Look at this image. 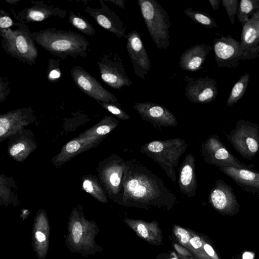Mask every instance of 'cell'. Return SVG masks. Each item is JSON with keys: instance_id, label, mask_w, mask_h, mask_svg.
Listing matches in <instances>:
<instances>
[{"instance_id": "cell-1", "label": "cell", "mask_w": 259, "mask_h": 259, "mask_svg": "<svg viewBox=\"0 0 259 259\" xmlns=\"http://www.w3.org/2000/svg\"><path fill=\"white\" fill-rule=\"evenodd\" d=\"M177 196L163 180L135 159L124 161L120 205L148 210L152 207L170 208Z\"/></svg>"}, {"instance_id": "cell-2", "label": "cell", "mask_w": 259, "mask_h": 259, "mask_svg": "<svg viewBox=\"0 0 259 259\" xmlns=\"http://www.w3.org/2000/svg\"><path fill=\"white\" fill-rule=\"evenodd\" d=\"M67 231L65 243L69 252L87 257L103 251V248L96 241L99 227L95 221L85 218L83 207L80 204L72 209L68 217Z\"/></svg>"}, {"instance_id": "cell-3", "label": "cell", "mask_w": 259, "mask_h": 259, "mask_svg": "<svg viewBox=\"0 0 259 259\" xmlns=\"http://www.w3.org/2000/svg\"><path fill=\"white\" fill-rule=\"evenodd\" d=\"M29 35L44 50L62 59L88 56L90 44L83 35L76 32L49 28L30 31Z\"/></svg>"}, {"instance_id": "cell-4", "label": "cell", "mask_w": 259, "mask_h": 259, "mask_svg": "<svg viewBox=\"0 0 259 259\" xmlns=\"http://www.w3.org/2000/svg\"><path fill=\"white\" fill-rule=\"evenodd\" d=\"M188 145L180 138L155 140L141 146L140 151L152 159L173 183L177 181L175 168Z\"/></svg>"}, {"instance_id": "cell-5", "label": "cell", "mask_w": 259, "mask_h": 259, "mask_svg": "<svg viewBox=\"0 0 259 259\" xmlns=\"http://www.w3.org/2000/svg\"><path fill=\"white\" fill-rule=\"evenodd\" d=\"M16 29L2 30L1 44L3 50L11 57L28 65H34L38 56V50L29 35L26 24L18 22Z\"/></svg>"}, {"instance_id": "cell-6", "label": "cell", "mask_w": 259, "mask_h": 259, "mask_svg": "<svg viewBox=\"0 0 259 259\" xmlns=\"http://www.w3.org/2000/svg\"><path fill=\"white\" fill-rule=\"evenodd\" d=\"M143 20L157 48L166 49L169 45L171 26L167 12L155 0H138Z\"/></svg>"}, {"instance_id": "cell-7", "label": "cell", "mask_w": 259, "mask_h": 259, "mask_svg": "<svg viewBox=\"0 0 259 259\" xmlns=\"http://www.w3.org/2000/svg\"><path fill=\"white\" fill-rule=\"evenodd\" d=\"M124 160L113 154L101 160L96 168L99 180L110 200L120 205L122 196V181Z\"/></svg>"}, {"instance_id": "cell-8", "label": "cell", "mask_w": 259, "mask_h": 259, "mask_svg": "<svg viewBox=\"0 0 259 259\" xmlns=\"http://www.w3.org/2000/svg\"><path fill=\"white\" fill-rule=\"evenodd\" d=\"M224 134L233 148L243 158L251 160L257 153L259 126L256 123L241 119L236 121L235 128L229 134Z\"/></svg>"}, {"instance_id": "cell-9", "label": "cell", "mask_w": 259, "mask_h": 259, "mask_svg": "<svg viewBox=\"0 0 259 259\" xmlns=\"http://www.w3.org/2000/svg\"><path fill=\"white\" fill-rule=\"evenodd\" d=\"M200 153L207 164L219 167H233L238 168H253V164L246 165L233 155L217 134L209 135L200 146Z\"/></svg>"}, {"instance_id": "cell-10", "label": "cell", "mask_w": 259, "mask_h": 259, "mask_svg": "<svg viewBox=\"0 0 259 259\" xmlns=\"http://www.w3.org/2000/svg\"><path fill=\"white\" fill-rule=\"evenodd\" d=\"M102 80L109 87L120 90L123 87L133 84L126 74L123 61L118 54H104L97 62Z\"/></svg>"}, {"instance_id": "cell-11", "label": "cell", "mask_w": 259, "mask_h": 259, "mask_svg": "<svg viewBox=\"0 0 259 259\" xmlns=\"http://www.w3.org/2000/svg\"><path fill=\"white\" fill-rule=\"evenodd\" d=\"M70 74L78 88L98 103H118L116 97L105 89L96 78L81 66H73L71 69Z\"/></svg>"}, {"instance_id": "cell-12", "label": "cell", "mask_w": 259, "mask_h": 259, "mask_svg": "<svg viewBox=\"0 0 259 259\" xmlns=\"http://www.w3.org/2000/svg\"><path fill=\"white\" fill-rule=\"evenodd\" d=\"M214 59L220 68H231L239 66L240 60H247L240 48L239 41L230 35L222 36L213 41Z\"/></svg>"}, {"instance_id": "cell-13", "label": "cell", "mask_w": 259, "mask_h": 259, "mask_svg": "<svg viewBox=\"0 0 259 259\" xmlns=\"http://www.w3.org/2000/svg\"><path fill=\"white\" fill-rule=\"evenodd\" d=\"M208 195L209 203L219 212L233 215L239 211L236 195L230 185L221 179L217 180Z\"/></svg>"}, {"instance_id": "cell-14", "label": "cell", "mask_w": 259, "mask_h": 259, "mask_svg": "<svg viewBox=\"0 0 259 259\" xmlns=\"http://www.w3.org/2000/svg\"><path fill=\"white\" fill-rule=\"evenodd\" d=\"M36 115L31 107L17 108L0 115V143L33 123Z\"/></svg>"}, {"instance_id": "cell-15", "label": "cell", "mask_w": 259, "mask_h": 259, "mask_svg": "<svg viewBox=\"0 0 259 259\" xmlns=\"http://www.w3.org/2000/svg\"><path fill=\"white\" fill-rule=\"evenodd\" d=\"M184 80L187 84L185 95L191 102L199 104L209 103L213 101L218 94L216 80L208 76L194 78L188 75Z\"/></svg>"}, {"instance_id": "cell-16", "label": "cell", "mask_w": 259, "mask_h": 259, "mask_svg": "<svg viewBox=\"0 0 259 259\" xmlns=\"http://www.w3.org/2000/svg\"><path fill=\"white\" fill-rule=\"evenodd\" d=\"M134 110L145 121L155 128L176 127L178 124L176 117L166 108L150 102H136Z\"/></svg>"}, {"instance_id": "cell-17", "label": "cell", "mask_w": 259, "mask_h": 259, "mask_svg": "<svg viewBox=\"0 0 259 259\" xmlns=\"http://www.w3.org/2000/svg\"><path fill=\"white\" fill-rule=\"evenodd\" d=\"M126 49L134 73L144 79L150 70L151 64L140 35L137 30H132L126 35Z\"/></svg>"}, {"instance_id": "cell-18", "label": "cell", "mask_w": 259, "mask_h": 259, "mask_svg": "<svg viewBox=\"0 0 259 259\" xmlns=\"http://www.w3.org/2000/svg\"><path fill=\"white\" fill-rule=\"evenodd\" d=\"M33 5L19 11L12 10L14 17L19 22L26 24L32 22H40L51 17L65 18L66 11L58 7L48 5L42 1H31Z\"/></svg>"}, {"instance_id": "cell-19", "label": "cell", "mask_w": 259, "mask_h": 259, "mask_svg": "<svg viewBox=\"0 0 259 259\" xmlns=\"http://www.w3.org/2000/svg\"><path fill=\"white\" fill-rule=\"evenodd\" d=\"M100 8L87 6L84 11L93 17L99 25L117 37L126 38V27L116 13L109 8L104 0H100Z\"/></svg>"}, {"instance_id": "cell-20", "label": "cell", "mask_w": 259, "mask_h": 259, "mask_svg": "<svg viewBox=\"0 0 259 259\" xmlns=\"http://www.w3.org/2000/svg\"><path fill=\"white\" fill-rule=\"evenodd\" d=\"M8 140V154L19 162H24L37 147L34 133L25 127L11 136Z\"/></svg>"}, {"instance_id": "cell-21", "label": "cell", "mask_w": 259, "mask_h": 259, "mask_svg": "<svg viewBox=\"0 0 259 259\" xmlns=\"http://www.w3.org/2000/svg\"><path fill=\"white\" fill-rule=\"evenodd\" d=\"M106 136L79 139L77 137L66 143L60 151L51 160L53 164L59 168L80 153L97 147Z\"/></svg>"}, {"instance_id": "cell-22", "label": "cell", "mask_w": 259, "mask_h": 259, "mask_svg": "<svg viewBox=\"0 0 259 259\" xmlns=\"http://www.w3.org/2000/svg\"><path fill=\"white\" fill-rule=\"evenodd\" d=\"M240 48L250 60L259 57V10L242 24Z\"/></svg>"}, {"instance_id": "cell-23", "label": "cell", "mask_w": 259, "mask_h": 259, "mask_svg": "<svg viewBox=\"0 0 259 259\" xmlns=\"http://www.w3.org/2000/svg\"><path fill=\"white\" fill-rule=\"evenodd\" d=\"M50 226L47 213L39 209L35 215L33 224V242L38 259H45L49 246Z\"/></svg>"}, {"instance_id": "cell-24", "label": "cell", "mask_w": 259, "mask_h": 259, "mask_svg": "<svg viewBox=\"0 0 259 259\" xmlns=\"http://www.w3.org/2000/svg\"><path fill=\"white\" fill-rule=\"evenodd\" d=\"M195 157L188 154L179 168L178 185L182 194L189 197H194L198 183L195 171Z\"/></svg>"}, {"instance_id": "cell-25", "label": "cell", "mask_w": 259, "mask_h": 259, "mask_svg": "<svg viewBox=\"0 0 259 259\" xmlns=\"http://www.w3.org/2000/svg\"><path fill=\"white\" fill-rule=\"evenodd\" d=\"M122 221L134 231L137 235L147 243L159 245L162 244V235L159 223L156 221L146 222L125 217Z\"/></svg>"}, {"instance_id": "cell-26", "label": "cell", "mask_w": 259, "mask_h": 259, "mask_svg": "<svg viewBox=\"0 0 259 259\" xmlns=\"http://www.w3.org/2000/svg\"><path fill=\"white\" fill-rule=\"evenodd\" d=\"M219 168L245 192L258 195L259 173L257 171L233 167H219Z\"/></svg>"}, {"instance_id": "cell-27", "label": "cell", "mask_w": 259, "mask_h": 259, "mask_svg": "<svg viewBox=\"0 0 259 259\" xmlns=\"http://www.w3.org/2000/svg\"><path fill=\"white\" fill-rule=\"evenodd\" d=\"M212 46L201 44L193 46L184 51L179 59V65L183 70L196 71L202 68Z\"/></svg>"}, {"instance_id": "cell-28", "label": "cell", "mask_w": 259, "mask_h": 259, "mask_svg": "<svg viewBox=\"0 0 259 259\" xmlns=\"http://www.w3.org/2000/svg\"><path fill=\"white\" fill-rule=\"evenodd\" d=\"M173 232L179 243L187 249L195 259H211L203 248L200 236L178 225L174 226Z\"/></svg>"}, {"instance_id": "cell-29", "label": "cell", "mask_w": 259, "mask_h": 259, "mask_svg": "<svg viewBox=\"0 0 259 259\" xmlns=\"http://www.w3.org/2000/svg\"><path fill=\"white\" fill-rule=\"evenodd\" d=\"M17 189V182L12 177L0 175V205L17 206L19 204Z\"/></svg>"}, {"instance_id": "cell-30", "label": "cell", "mask_w": 259, "mask_h": 259, "mask_svg": "<svg viewBox=\"0 0 259 259\" xmlns=\"http://www.w3.org/2000/svg\"><path fill=\"white\" fill-rule=\"evenodd\" d=\"M119 120L110 115L104 117L94 126L80 133L77 138H88L94 137L107 136L118 124Z\"/></svg>"}, {"instance_id": "cell-31", "label": "cell", "mask_w": 259, "mask_h": 259, "mask_svg": "<svg viewBox=\"0 0 259 259\" xmlns=\"http://www.w3.org/2000/svg\"><path fill=\"white\" fill-rule=\"evenodd\" d=\"M81 187L98 201L107 203V196L103 189L98 177L93 175H85L81 178Z\"/></svg>"}, {"instance_id": "cell-32", "label": "cell", "mask_w": 259, "mask_h": 259, "mask_svg": "<svg viewBox=\"0 0 259 259\" xmlns=\"http://www.w3.org/2000/svg\"><path fill=\"white\" fill-rule=\"evenodd\" d=\"M259 10V0L239 1L236 15L242 25L247 22L253 14Z\"/></svg>"}, {"instance_id": "cell-33", "label": "cell", "mask_w": 259, "mask_h": 259, "mask_svg": "<svg viewBox=\"0 0 259 259\" xmlns=\"http://www.w3.org/2000/svg\"><path fill=\"white\" fill-rule=\"evenodd\" d=\"M249 79V74L245 73L235 83L227 100L226 106L231 107L244 95L246 91Z\"/></svg>"}, {"instance_id": "cell-34", "label": "cell", "mask_w": 259, "mask_h": 259, "mask_svg": "<svg viewBox=\"0 0 259 259\" xmlns=\"http://www.w3.org/2000/svg\"><path fill=\"white\" fill-rule=\"evenodd\" d=\"M68 21L79 31L88 36H92L96 34L94 27L79 13L70 11Z\"/></svg>"}, {"instance_id": "cell-35", "label": "cell", "mask_w": 259, "mask_h": 259, "mask_svg": "<svg viewBox=\"0 0 259 259\" xmlns=\"http://www.w3.org/2000/svg\"><path fill=\"white\" fill-rule=\"evenodd\" d=\"M183 12L192 20L207 28L218 27L214 20L206 13L193 10L191 7L186 9Z\"/></svg>"}, {"instance_id": "cell-36", "label": "cell", "mask_w": 259, "mask_h": 259, "mask_svg": "<svg viewBox=\"0 0 259 259\" xmlns=\"http://www.w3.org/2000/svg\"><path fill=\"white\" fill-rule=\"evenodd\" d=\"M98 103L105 110L121 120H125L131 118L129 115L124 111L118 103L99 102Z\"/></svg>"}, {"instance_id": "cell-37", "label": "cell", "mask_w": 259, "mask_h": 259, "mask_svg": "<svg viewBox=\"0 0 259 259\" xmlns=\"http://www.w3.org/2000/svg\"><path fill=\"white\" fill-rule=\"evenodd\" d=\"M60 60L49 59L47 68V78L51 82H56L61 76Z\"/></svg>"}, {"instance_id": "cell-38", "label": "cell", "mask_w": 259, "mask_h": 259, "mask_svg": "<svg viewBox=\"0 0 259 259\" xmlns=\"http://www.w3.org/2000/svg\"><path fill=\"white\" fill-rule=\"evenodd\" d=\"M222 5L225 8L231 24L235 22V16L237 13L239 0H222Z\"/></svg>"}, {"instance_id": "cell-39", "label": "cell", "mask_w": 259, "mask_h": 259, "mask_svg": "<svg viewBox=\"0 0 259 259\" xmlns=\"http://www.w3.org/2000/svg\"><path fill=\"white\" fill-rule=\"evenodd\" d=\"M18 22H15L11 15L6 11L0 9V33L2 30L17 26Z\"/></svg>"}, {"instance_id": "cell-40", "label": "cell", "mask_w": 259, "mask_h": 259, "mask_svg": "<svg viewBox=\"0 0 259 259\" xmlns=\"http://www.w3.org/2000/svg\"><path fill=\"white\" fill-rule=\"evenodd\" d=\"M9 82L0 76V103L5 101L10 93Z\"/></svg>"}, {"instance_id": "cell-41", "label": "cell", "mask_w": 259, "mask_h": 259, "mask_svg": "<svg viewBox=\"0 0 259 259\" xmlns=\"http://www.w3.org/2000/svg\"><path fill=\"white\" fill-rule=\"evenodd\" d=\"M201 240L203 248L208 257L211 259H220L211 245L203 237H201Z\"/></svg>"}, {"instance_id": "cell-42", "label": "cell", "mask_w": 259, "mask_h": 259, "mask_svg": "<svg viewBox=\"0 0 259 259\" xmlns=\"http://www.w3.org/2000/svg\"><path fill=\"white\" fill-rule=\"evenodd\" d=\"M174 246L176 250L179 253V254L186 257L193 256L190 252L182 245L175 243Z\"/></svg>"}, {"instance_id": "cell-43", "label": "cell", "mask_w": 259, "mask_h": 259, "mask_svg": "<svg viewBox=\"0 0 259 259\" xmlns=\"http://www.w3.org/2000/svg\"><path fill=\"white\" fill-rule=\"evenodd\" d=\"M104 1L108 2L110 3H112L114 5L120 7L121 9H124L125 8V1L124 0H106Z\"/></svg>"}, {"instance_id": "cell-44", "label": "cell", "mask_w": 259, "mask_h": 259, "mask_svg": "<svg viewBox=\"0 0 259 259\" xmlns=\"http://www.w3.org/2000/svg\"><path fill=\"white\" fill-rule=\"evenodd\" d=\"M211 7L214 11H216L219 8L221 1L220 0H208Z\"/></svg>"}, {"instance_id": "cell-45", "label": "cell", "mask_w": 259, "mask_h": 259, "mask_svg": "<svg viewBox=\"0 0 259 259\" xmlns=\"http://www.w3.org/2000/svg\"><path fill=\"white\" fill-rule=\"evenodd\" d=\"M254 256L253 254H252L251 252H245L243 254V259H253Z\"/></svg>"}, {"instance_id": "cell-46", "label": "cell", "mask_w": 259, "mask_h": 259, "mask_svg": "<svg viewBox=\"0 0 259 259\" xmlns=\"http://www.w3.org/2000/svg\"><path fill=\"white\" fill-rule=\"evenodd\" d=\"M20 0H5V2L9 4L17 5Z\"/></svg>"}, {"instance_id": "cell-47", "label": "cell", "mask_w": 259, "mask_h": 259, "mask_svg": "<svg viewBox=\"0 0 259 259\" xmlns=\"http://www.w3.org/2000/svg\"><path fill=\"white\" fill-rule=\"evenodd\" d=\"M170 259H179L177 255H176V253L174 252H172L171 253Z\"/></svg>"}, {"instance_id": "cell-48", "label": "cell", "mask_w": 259, "mask_h": 259, "mask_svg": "<svg viewBox=\"0 0 259 259\" xmlns=\"http://www.w3.org/2000/svg\"><path fill=\"white\" fill-rule=\"evenodd\" d=\"M178 256L181 259H188L187 257L182 256L180 254H179Z\"/></svg>"}]
</instances>
